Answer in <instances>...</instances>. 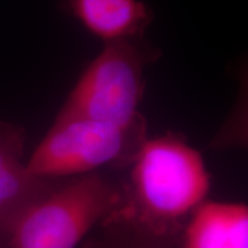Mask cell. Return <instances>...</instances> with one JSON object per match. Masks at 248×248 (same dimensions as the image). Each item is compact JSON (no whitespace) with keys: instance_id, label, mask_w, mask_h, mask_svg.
Segmentation results:
<instances>
[{"instance_id":"6da1fadb","label":"cell","mask_w":248,"mask_h":248,"mask_svg":"<svg viewBox=\"0 0 248 248\" xmlns=\"http://www.w3.org/2000/svg\"><path fill=\"white\" fill-rule=\"evenodd\" d=\"M121 183L119 206L107 217L164 239H177L191 214L207 200L210 175L202 155L182 133L147 138Z\"/></svg>"},{"instance_id":"7a4b0ae2","label":"cell","mask_w":248,"mask_h":248,"mask_svg":"<svg viewBox=\"0 0 248 248\" xmlns=\"http://www.w3.org/2000/svg\"><path fill=\"white\" fill-rule=\"evenodd\" d=\"M122 185L101 172L51 179L2 230L6 248H76L119 206Z\"/></svg>"},{"instance_id":"3957f363","label":"cell","mask_w":248,"mask_h":248,"mask_svg":"<svg viewBox=\"0 0 248 248\" xmlns=\"http://www.w3.org/2000/svg\"><path fill=\"white\" fill-rule=\"evenodd\" d=\"M140 115L129 123L90 119H55L26 167L36 178L62 179L129 167L147 140Z\"/></svg>"},{"instance_id":"277c9868","label":"cell","mask_w":248,"mask_h":248,"mask_svg":"<svg viewBox=\"0 0 248 248\" xmlns=\"http://www.w3.org/2000/svg\"><path fill=\"white\" fill-rule=\"evenodd\" d=\"M160 51L145 37L106 43L86 68L57 119H90L129 123L140 116L144 74Z\"/></svg>"},{"instance_id":"5b68a950","label":"cell","mask_w":248,"mask_h":248,"mask_svg":"<svg viewBox=\"0 0 248 248\" xmlns=\"http://www.w3.org/2000/svg\"><path fill=\"white\" fill-rule=\"evenodd\" d=\"M173 248H248V207L206 200L191 214Z\"/></svg>"},{"instance_id":"8992f818","label":"cell","mask_w":248,"mask_h":248,"mask_svg":"<svg viewBox=\"0 0 248 248\" xmlns=\"http://www.w3.org/2000/svg\"><path fill=\"white\" fill-rule=\"evenodd\" d=\"M61 5L105 44L141 38L154 16L141 0H61Z\"/></svg>"},{"instance_id":"52a82bcc","label":"cell","mask_w":248,"mask_h":248,"mask_svg":"<svg viewBox=\"0 0 248 248\" xmlns=\"http://www.w3.org/2000/svg\"><path fill=\"white\" fill-rule=\"evenodd\" d=\"M23 146L22 130L0 122V231L51 181L36 178L28 172Z\"/></svg>"},{"instance_id":"ba28073f","label":"cell","mask_w":248,"mask_h":248,"mask_svg":"<svg viewBox=\"0 0 248 248\" xmlns=\"http://www.w3.org/2000/svg\"><path fill=\"white\" fill-rule=\"evenodd\" d=\"M101 226L106 229L107 248H173L175 240L164 239L147 233L122 222L105 219Z\"/></svg>"},{"instance_id":"9c48e42d","label":"cell","mask_w":248,"mask_h":248,"mask_svg":"<svg viewBox=\"0 0 248 248\" xmlns=\"http://www.w3.org/2000/svg\"><path fill=\"white\" fill-rule=\"evenodd\" d=\"M0 248H6L5 240H4V235H2V232L1 231H0Z\"/></svg>"}]
</instances>
